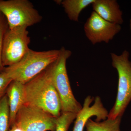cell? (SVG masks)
<instances>
[{
	"mask_svg": "<svg viewBox=\"0 0 131 131\" xmlns=\"http://www.w3.org/2000/svg\"><path fill=\"white\" fill-rule=\"evenodd\" d=\"M50 66L24 84V104L38 108L58 118L61 115V100L52 81Z\"/></svg>",
	"mask_w": 131,
	"mask_h": 131,
	"instance_id": "6da1fadb",
	"label": "cell"
},
{
	"mask_svg": "<svg viewBox=\"0 0 131 131\" xmlns=\"http://www.w3.org/2000/svg\"><path fill=\"white\" fill-rule=\"evenodd\" d=\"M60 50L36 51L30 49L21 60L4 68L3 71L13 80L25 84L54 63Z\"/></svg>",
	"mask_w": 131,
	"mask_h": 131,
	"instance_id": "7a4b0ae2",
	"label": "cell"
},
{
	"mask_svg": "<svg viewBox=\"0 0 131 131\" xmlns=\"http://www.w3.org/2000/svg\"><path fill=\"white\" fill-rule=\"evenodd\" d=\"M60 50L58 58L50 66L51 77L61 100V112L77 114L82 107L74 96L66 67V61L72 53L64 47Z\"/></svg>",
	"mask_w": 131,
	"mask_h": 131,
	"instance_id": "3957f363",
	"label": "cell"
},
{
	"mask_svg": "<svg viewBox=\"0 0 131 131\" xmlns=\"http://www.w3.org/2000/svg\"><path fill=\"white\" fill-rule=\"evenodd\" d=\"M129 53L124 51L120 55L111 54L112 65L118 75V91L114 105L108 113L107 118L122 116L131 101V62Z\"/></svg>",
	"mask_w": 131,
	"mask_h": 131,
	"instance_id": "277c9868",
	"label": "cell"
},
{
	"mask_svg": "<svg viewBox=\"0 0 131 131\" xmlns=\"http://www.w3.org/2000/svg\"><path fill=\"white\" fill-rule=\"evenodd\" d=\"M0 12L6 19L9 29L28 27L42 19V16L28 0H0Z\"/></svg>",
	"mask_w": 131,
	"mask_h": 131,
	"instance_id": "5b68a950",
	"label": "cell"
},
{
	"mask_svg": "<svg viewBox=\"0 0 131 131\" xmlns=\"http://www.w3.org/2000/svg\"><path fill=\"white\" fill-rule=\"evenodd\" d=\"M27 28L26 26L8 28L5 33L2 55L3 67L18 62L30 50V38Z\"/></svg>",
	"mask_w": 131,
	"mask_h": 131,
	"instance_id": "8992f818",
	"label": "cell"
},
{
	"mask_svg": "<svg viewBox=\"0 0 131 131\" xmlns=\"http://www.w3.org/2000/svg\"><path fill=\"white\" fill-rule=\"evenodd\" d=\"M56 118L38 108L24 104L14 125L21 131H55Z\"/></svg>",
	"mask_w": 131,
	"mask_h": 131,
	"instance_id": "52a82bcc",
	"label": "cell"
},
{
	"mask_svg": "<svg viewBox=\"0 0 131 131\" xmlns=\"http://www.w3.org/2000/svg\"><path fill=\"white\" fill-rule=\"evenodd\" d=\"M121 29V25L105 20L94 11L84 26L86 37L93 45L102 42L108 43Z\"/></svg>",
	"mask_w": 131,
	"mask_h": 131,
	"instance_id": "ba28073f",
	"label": "cell"
},
{
	"mask_svg": "<svg viewBox=\"0 0 131 131\" xmlns=\"http://www.w3.org/2000/svg\"><path fill=\"white\" fill-rule=\"evenodd\" d=\"M94 100V97L90 95L85 98L83 106L77 114L73 131H83L88 121L92 116L96 117L95 121L97 122L107 118L108 113L99 96L96 97L93 105L90 106Z\"/></svg>",
	"mask_w": 131,
	"mask_h": 131,
	"instance_id": "9c48e42d",
	"label": "cell"
},
{
	"mask_svg": "<svg viewBox=\"0 0 131 131\" xmlns=\"http://www.w3.org/2000/svg\"><path fill=\"white\" fill-rule=\"evenodd\" d=\"M92 5L94 12L105 20L119 25L124 22L122 12L115 0H95Z\"/></svg>",
	"mask_w": 131,
	"mask_h": 131,
	"instance_id": "30bf717a",
	"label": "cell"
},
{
	"mask_svg": "<svg viewBox=\"0 0 131 131\" xmlns=\"http://www.w3.org/2000/svg\"><path fill=\"white\" fill-rule=\"evenodd\" d=\"M7 95L9 108V125L13 126L18 112L25 104L24 84L13 81L8 88Z\"/></svg>",
	"mask_w": 131,
	"mask_h": 131,
	"instance_id": "8fae6325",
	"label": "cell"
},
{
	"mask_svg": "<svg viewBox=\"0 0 131 131\" xmlns=\"http://www.w3.org/2000/svg\"><path fill=\"white\" fill-rule=\"evenodd\" d=\"M95 0H64L61 5L68 18L72 21H78L82 11L92 5Z\"/></svg>",
	"mask_w": 131,
	"mask_h": 131,
	"instance_id": "7c38bea8",
	"label": "cell"
},
{
	"mask_svg": "<svg viewBox=\"0 0 131 131\" xmlns=\"http://www.w3.org/2000/svg\"><path fill=\"white\" fill-rule=\"evenodd\" d=\"M122 117L107 118L102 122L94 121L90 119L85 125L86 131H121L120 126Z\"/></svg>",
	"mask_w": 131,
	"mask_h": 131,
	"instance_id": "4fadbf2b",
	"label": "cell"
},
{
	"mask_svg": "<svg viewBox=\"0 0 131 131\" xmlns=\"http://www.w3.org/2000/svg\"><path fill=\"white\" fill-rule=\"evenodd\" d=\"M9 125V108L7 95L0 99V131H8Z\"/></svg>",
	"mask_w": 131,
	"mask_h": 131,
	"instance_id": "5bb4252c",
	"label": "cell"
},
{
	"mask_svg": "<svg viewBox=\"0 0 131 131\" xmlns=\"http://www.w3.org/2000/svg\"><path fill=\"white\" fill-rule=\"evenodd\" d=\"M77 114L72 112L61 113L56 118L55 131H68L71 124L76 118Z\"/></svg>",
	"mask_w": 131,
	"mask_h": 131,
	"instance_id": "9a60e30c",
	"label": "cell"
},
{
	"mask_svg": "<svg viewBox=\"0 0 131 131\" xmlns=\"http://www.w3.org/2000/svg\"><path fill=\"white\" fill-rule=\"evenodd\" d=\"M8 28L6 19L4 15L0 12V73L3 71L5 68L2 64V55L4 35Z\"/></svg>",
	"mask_w": 131,
	"mask_h": 131,
	"instance_id": "2e32d148",
	"label": "cell"
},
{
	"mask_svg": "<svg viewBox=\"0 0 131 131\" xmlns=\"http://www.w3.org/2000/svg\"><path fill=\"white\" fill-rule=\"evenodd\" d=\"M13 81L4 71L0 73V99L5 95L6 90Z\"/></svg>",
	"mask_w": 131,
	"mask_h": 131,
	"instance_id": "e0dca14e",
	"label": "cell"
},
{
	"mask_svg": "<svg viewBox=\"0 0 131 131\" xmlns=\"http://www.w3.org/2000/svg\"><path fill=\"white\" fill-rule=\"evenodd\" d=\"M10 131H21L19 129H18L15 125H14L12 127V129L10 130Z\"/></svg>",
	"mask_w": 131,
	"mask_h": 131,
	"instance_id": "ac0fdd59",
	"label": "cell"
},
{
	"mask_svg": "<svg viewBox=\"0 0 131 131\" xmlns=\"http://www.w3.org/2000/svg\"><path fill=\"white\" fill-rule=\"evenodd\" d=\"M62 1H56L55 2H56L57 4H61L62 3Z\"/></svg>",
	"mask_w": 131,
	"mask_h": 131,
	"instance_id": "d6986e66",
	"label": "cell"
},
{
	"mask_svg": "<svg viewBox=\"0 0 131 131\" xmlns=\"http://www.w3.org/2000/svg\"><path fill=\"white\" fill-rule=\"evenodd\" d=\"M130 31L131 32V19L130 20Z\"/></svg>",
	"mask_w": 131,
	"mask_h": 131,
	"instance_id": "ffe728a7",
	"label": "cell"
}]
</instances>
